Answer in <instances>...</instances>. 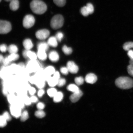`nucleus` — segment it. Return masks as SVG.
Masks as SVG:
<instances>
[{"mask_svg":"<svg viewBox=\"0 0 133 133\" xmlns=\"http://www.w3.org/2000/svg\"><path fill=\"white\" fill-rule=\"evenodd\" d=\"M31 10L36 14H44L47 10V6L44 2L41 0H33L30 4Z\"/></svg>","mask_w":133,"mask_h":133,"instance_id":"obj_1","label":"nucleus"},{"mask_svg":"<svg viewBox=\"0 0 133 133\" xmlns=\"http://www.w3.org/2000/svg\"><path fill=\"white\" fill-rule=\"evenodd\" d=\"M116 85L121 89H127L133 87V80L127 77L118 78L115 81Z\"/></svg>","mask_w":133,"mask_h":133,"instance_id":"obj_2","label":"nucleus"},{"mask_svg":"<svg viewBox=\"0 0 133 133\" xmlns=\"http://www.w3.org/2000/svg\"><path fill=\"white\" fill-rule=\"evenodd\" d=\"M64 23L63 16L61 15H57L53 17L51 21L50 25L53 29H56L62 27Z\"/></svg>","mask_w":133,"mask_h":133,"instance_id":"obj_3","label":"nucleus"},{"mask_svg":"<svg viewBox=\"0 0 133 133\" xmlns=\"http://www.w3.org/2000/svg\"><path fill=\"white\" fill-rule=\"evenodd\" d=\"M26 70L29 74L36 73L41 68L39 64L36 60H30L26 66Z\"/></svg>","mask_w":133,"mask_h":133,"instance_id":"obj_4","label":"nucleus"},{"mask_svg":"<svg viewBox=\"0 0 133 133\" xmlns=\"http://www.w3.org/2000/svg\"><path fill=\"white\" fill-rule=\"evenodd\" d=\"M10 114L11 116L16 118L20 117L22 112V109L16 104H10Z\"/></svg>","mask_w":133,"mask_h":133,"instance_id":"obj_5","label":"nucleus"},{"mask_svg":"<svg viewBox=\"0 0 133 133\" xmlns=\"http://www.w3.org/2000/svg\"><path fill=\"white\" fill-rule=\"evenodd\" d=\"M35 20L34 16L31 15H26L23 21V25L26 29H29L34 25Z\"/></svg>","mask_w":133,"mask_h":133,"instance_id":"obj_6","label":"nucleus"},{"mask_svg":"<svg viewBox=\"0 0 133 133\" xmlns=\"http://www.w3.org/2000/svg\"><path fill=\"white\" fill-rule=\"evenodd\" d=\"M11 29V23L6 21H2L0 22V33L6 34L9 32Z\"/></svg>","mask_w":133,"mask_h":133,"instance_id":"obj_7","label":"nucleus"},{"mask_svg":"<svg viewBox=\"0 0 133 133\" xmlns=\"http://www.w3.org/2000/svg\"><path fill=\"white\" fill-rule=\"evenodd\" d=\"M50 32L47 29L39 30L36 33V36L38 39L40 40H44L49 37Z\"/></svg>","mask_w":133,"mask_h":133,"instance_id":"obj_8","label":"nucleus"},{"mask_svg":"<svg viewBox=\"0 0 133 133\" xmlns=\"http://www.w3.org/2000/svg\"><path fill=\"white\" fill-rule=\"evenodd\" d=\"M11 75L8 66H4L1 68L0 77L2 79H6Z\"/></svg>","mask_w":133,"mask_h":133,"instance_id":"obj_9","label":"nucleus"},{"mask_svg":"<svg viewBox=\"0 0 133 133\" xmlns=\"http://www.w3.org/2000/svg\"><path fill=\"white\" fill-rule=\"evenodd\" d=\"M66 67L69 72L72 74H76L79 71V68L75 63L72 61H69L66 64Z\"/></svg>","mask_w":133,"mask_h":133,"instance_id":"obj_10","label":"nucleus"},{"mask_svg":"<svg viewBox=\"0 0 133 133\" xmlns=\"http://www.w3.org/2000/svg\"><path fill=\"white\" fill-rule=\"evenodd\" d=\"M97 80V76L95 74L90 73L86 76L85 79L86 82L89 84H94L95 83Z\"/></svg>","mask_w":133,"mask_h":133,"instance_id":"obj_11","label":"nucleus"},{"mask_svg":"<svg viewBox=\"0 0 133 133\" xmlns=\"http://www.w3.org/2000/svg\"><path fill=\"white\" fill-rule=\"evenodd\" d=\"M83 93L82 91L80 90L77 92L73 93L70 97V99L72 103H76L83 96Z\"/></svg>","mask_w":133,"mask_h":133,"instance_id":"obj_12","label":"nucleus"},{"mask_svg":"<svg viewBox=\"0 0 133 133\" xmlns=\"http://www.w3.org/2000/svg\"><path fill=\"white\" fill-rule=\"evenodd\" d=\"M45 74L48 77L52 76L56 72V70L54 66H47L44 70Z\"/></svg>","mask_w":133,"mask_h":133,"instance_id":"obj_13","label":"nucleus"},{"mask_svg":"<svg viewBox=\"0 0 133 133\" xmlns=\"http://www.w3.org/2000/svg\"><path fill=\"white\" fill-rule=\"evenodd\" d=\"M49 58L50 60L52 62H56L59 59V55L56 51H52L49 54Z\"/></svg>","mask_w":133,"mask_h":133,"instance_id":"obj_14","label":"nucleus"},{"mask_svg":"<svg viewBox=\"0 0 133 133\" xmlns=\"http://www.w3.org/2000/svg\"><path fill=\"white\" fill-rule=\"evenodd\" d=\"M58 80L53 76H50L46 80L48 85L50 87H55L57 86Z\"/></svg>","mask_w":133,"mask_h":133,"instance_id":"obj_15","label":"nucleus"},{"mask_svg":"<svg viewBox=\"0 0 133 133\" xmlns=\"http://www.w3.org/2000/svg\"><path fill=\"white\" fill-rule=\"evenodd\" d=\"M7 96L8 102L10 105L15 103L18 98V96L15 94H8Z\"/></svg>","mask_w":133,"mask_h":133,"instance_id":"obj_16","label":"nucleus"},{"mask_svg":"<svg viewBox=\"0 0 133 133\" xmlns=\"http://www.w3.org/2000/svg\"><path fill=\"white\" fill-rule=\"evenodd\" d=\"M9 83L6 79L2 80V91L3 94L7 96L9 94L8 91V87Z\"/></svg>","mask_w":133,"mask_h":133,"instance_id":"obj_17","label":"nucleus"},{"mask_svg":"<svg viewBox=\"0 0 133 133\" xmlns=\"http://www.w3.org/2000/svg\"><path fill=\"white\" fill-rule=\"evenodd\" d=\"M9 6L11 10H17L19 7V2L18 0H11L9 4Z\"/></svg>","mask_w":133,"mask_h":133,"instance_id":"obj_18","label":"nucleus"},{"mask_svg":"<svg viewBox=\"0 0 133 133\" xmlns=\"http://www.w3.org/2000/svg\"><path fill=\"white\" fill-rule=\"evenodd\" d=\"M64 98V94L62 92L58 91L54 97L53 98V101L55 103H59L62 101Z\"/></svg>","mask_w":133,"mask_h":133,"instance_id":"obj_19","label":"nucleus"},{"mask_svg":"<svg viewBox=\"0 0 133 133\" xmlns=\"http://www.w3.org/2000/svg\"><path fill=\"white\" fill-rule=\"evenodd\" d=\"M46 81L42 78H40L38 79L37 82L35 85L38 89H43L45 87Z\"/></svg>","mask_w":133,"mask_h":133,"instance_id":"obj_20","label":"nucleus"},{"mask_svg":"<svg viewBox=\"0 0 133 133\" xmlns=\"http://www.w3.org/2000/svg\"><path fill=\"white\" fill-rule=\"evenodd\" d=\"M23 45L26 50H30L33 47V45L32 41L30 39H26L23 42Z\"/></svg>","mask_w":133,"mask_h":133,"instance_id":"obj_21","label":"nucleus"},{"mask_svg":"<svg viewBox=\"0 0 133 133\" xmlns=\"http://www.w3.org/2000/svg\"><path fill=\"white\" fill-rule=\"evenodd\" d=\"M11 74L15 75L19 72V68L18 64H13L8 66Z\"/></svg>","mask_w":133,"mask_h":133,"instance_id":"obj_22","label":"nucleus"},{"mask_svg":"<svg viewBox=\"0 0 133 133\" xmlns=\"http://www.w3.org/2000/svg\"><path fill=\"white\" fill-rule=\"evenodd\" d=\"M57 40L56 37L52 36L49 38L48 41L49 45L53 47H56L58 45Z\"/></svg>","mask_w":133,"mask_h":133,"instance_id":"obj_23","label":"nucleus"},{"mask_svg":"<svg viewBox=\"0 0 133 133\" xmlns=\"http://www.w3.org/2000/svg\"><path fill=\"white\" fill-rule=\"evenodd\" d=\"M37 56L40 60L42 61L45 60L47 57L46 51L41 50H38Z\"/></svg>","mask_w":133,"mask_h":133,"instance_id":"obj_24","label":"nucleus"},{"mask_svg":"<svg viewBox=\"0 0 133 133\" xmlns=\"http://www.w3.org/2000/svg\"><path fill=\"white\" fill-rule=\"evenodd\" d=\"M37 49L38 50L46 51L49 49V45L48 43L45 42L39 43L37 45Z\"/></svg>","mask_w":133,"mask_h":133,"instance_id":"obj_25","label":"nucleus"},{"mask_svg":"<svg viewBox=\"0 0 133 133\" xmlns=\"http://www.w3.org/2000/svg\"><path fill=\"white\" fill-rule=\"evenodd\" d=\"M58 91L57 90L55 87H50L47 90V94L50 97L53 98Z\"/></svg>","mask_w":133,"mask_h":133,"instance_id":"obj_26","label":"nucleus"},{"mask_svg":"<svg viewBox=\"0 0 133 133\" xmlns=\"http://www.w3.org/2000/svg\"><path fill=\"white\" fill-rule=\"evenodd\" d=\"M67 89L68 91L73 93L78 92L80 90L77 86L75 84H73L69 85L67 86Z\"/></svg>","mask_w":133,"mask_h":133,"instance_id":"obj_27","label":"nucleus"},{"mask_svg":"<svg viewBox=\"0 0 133 133\" xmlns=\"http://www.w3.org/2000/svg\"><path fill=\"white\" fill-rule=\"evenodd\" d=\"M8 50L10 54H16L18 51V48L16 45L11 44L8 47Z\"/></svg>","mask_w":133,"mask_h":133,"instance_id":"obj_28","label":"nucleus"},{"mask_svg":"<svg viewBox=\"0 0 133 133\" xmlns=\"http://www.w3.org/2000/svg\"><path fill=\"white\" fill-rule=\"evenodd\" d=\"M29 114L27 110L23 111L21 116V120L22 122H25L29 118Z\"/></svg>","mask_w":133,"mask_h":133,"instance_id":"obj_29","label":"nucleus"},{"mask_svg":"<svg viewBox=\"0 0 133 133\" xmlns=\"http://www.w3.org/2000/svg\"><path fill=\"white\" fill-rule=\"evenodd\" d=\"M27 58H29L30 60H36L37 57V55L33 51L29 50L27 54Z\"/></svg>","mask_w":133,"mask_h":133,"instance_id":"obj_30","label":"nucleus"},{"mask_svg":"<svg viewBox=\"0 0 133 133\" xmlns=\"http://www.w3.org/2000/svg\"><path fill=\"white\" fill-rule=\"evenodd\" d=\"M39 78L36 74L30 76L29 82L30 84L35 85Z\"/></svg>","mask_w":133,"mask_h":133,"instance_id":"obj_31","label":"nucleus"},{"mask_svg":"<svg viewBox=\"0 0 133 133\" xmlns=\"http://www.w3.org/2000/svg\"><path fill=\"white\" fill-rule=\"evenodd\" d=\"M35 115L38 118H43L45 117L46 113L43 110H38L35 112Z\"/></svg>","mask_w":133,"mask_h":133,"instance_id":"obj_32","label":"nucleus"},{"mask_svg":"<svg viewBox=\"0 0 133 133\" xmlns=\"http://www.w3.org/2000/svg\"><path fill=\"white\" fill-rule=\"evenodd\" d=\"M15 104L18 106V107L20 108L23 109H24L25 106L24 103L23 99L18 97V98Z\"/></svg>","mask_w":133,"mask_h":133,"instance_id":"obj_33","label":"nucleus"},{"mask_svg":"<svg viewBox=\"0 0 133 133\" xmlns=\"http://www.w3.org/2000/svg\"><path fill=\"white\" fill-rule=\"evenodd\" d=\"M132 48H133V42H132L125 43L123 46V48L124 50L126 51H129Z\"/></svg>","mask_w":133,"mask_h":133,"instance_id":"obj_34","label":"nucleus"},{"mask_svg":"<svg viewBox=\"0 0 133 133\" xmlns=\"http://www.w3.org/2000/svg\"><path fill=\"white\" fill-rule=\"evenodd\" d=\"M62 50L64 54L66 55H70L72 52V49L70 47H68L66 45L63 46Z\"/></svg>","mask_w":133,"mask_h":133,"instance_id":"obj_35","label":"nucleus"},{"mask_svg":"<svg viewBox=\"0 0 133 133\" xmlns=\"http://www.w3.org/2000/svg\"><path fill=\"white\" fill-rule=\"evenodd\" d=\"M8 59L11 62L16 61L19 58V55L16 54H11L7 56Z\"/></svg>","mask_w":133,"mask_h":133,"instance_id":"obj_36","label":"nucleus"},{"mask_svg":"<svg viewBox=\"0 0 133 133\" xmlns=\"http://www.w3.org/2000/svg\"><path fill=\"white\" fill-rule=\"evenodd\" d=\"M8 121L2 115L0 116V127L4 128L7 125Z\"/></svg>","mask_w":133,"mask_h":133,"instance_id":"obj_37","label":"nucleus"},{"mask_svg":"<svg viewBox=\"0 0 133 133\" xmlns=\"http://www.w3.org/2000/svg\"><path fill=\"white\" fill-rule=\"evenodd\" d=\"M55 4L59 7H63L65 5L66 0H53Z\"/></svg>","mask_w":133,"mask_h":133,"instance_id":"obj_38","label":"nucleus"},{"mask_svg":"<svg viewBox=\"0 0 133 133\" xmlns=\"http://www.w3.org/2000/svg\"><path fill=\"white\" fill-rule=\"evenodd\" d=\"M76 84L78 85H81L83 84L84 82V79L82 77H76L75 79Z\"/></svg>","mask_w":133,"mask_h":133,"instance_id":"obj_39","label":"nucleus"},{"mask_svg":"<svg viewBox=\"0 0 133 133\" xmlns=\"http://www.w3.org/2000/svg\"><path fill=\"white\" fill-rule=\"evenodd\" d=\"M23 99L25 105L27 106H30L32 103L31 101L30 97L27 96H25Z\"/></svg>","mask_w":133,"mask_h":133,"instance_id":"obj_40","label":"nucleus"},{"mask_svg":"<svg viewBox=\"0 0 133 133\" xmlns=\"http://www.w3.org/2000/svg\"><path fill=\"white\" fill-rule=\"evenodd\" d=\"M81 14L84 16H87L90 14L86 6H83V7L81 8Z\"/></svg>","mask_w":133,"mask_h":133,"instance_id":"obj_41","label":"nucleus"},{"mask_svg":"<svg viewBox=\"0 0 133 133\" xmlns=\"http://www.w3.org/2000/svg\"><path fill=\"white\" fill-rule=\"evenodd\" d=\"M66 80L64 78H60L58 81L57 86L59 87H63L65 84Z\"/></svg>","mask_w":133,"mask_h":133,"instance_id":"obj_42","label":"nucleus"},{"mask_svg":"<svg viewBox=\"0 0 133 133\" xmlns=\"http://www.w3.org/2000/svg\"><path fill=\"white\" fill-rule=\"evenodd\" d=\"M2 116H4V117L8 121H11V118H12L11 114H10L7 111H5V112L3 113Z\"/></svg>","mask_w":133,"mask_h":133,"instance_id":"obj_43","label":"nucleus"},{"mask_svg":"<svg viewBox=\"0 0 133 133\" xmlns=\"http://www.w3.org/2000/svg\"><path fill=\"white\" fill-rule=\"evenodd\" d=\"M87 9L89 11V14H92L94 11V8L93 5L91 3H89L86 5Z\"/></svg>","mask_w":133,"mask_h":133,"instance_id":"obj_44","label":"nucleus"},{"mask_svg":"<svg viewBox=\"0 0 133 133\" xmlns=\"http://www.w3.org/2000/svg\"><path fill=\"white\" fill-rule=\"evenodd\" d=\"M28 92L30 95L32 96L35 95L36 92V88L33 87H31L28 90Z\"/></svg>","mask_w":133,"mask_h":133,"instance_id":"obj_45","label":"nucleus"},{"mask_svg":"<svg viewBox=\"0 0 133 133\" xmlns=\"http://www.w3.org/2000/svg\"><path fill=\"white\" fill-rule=\"evenodd\" d=\"M45 105L42 102H38L36 105V107L38 110H43L45 108Z\"/></svg>","mask_w":133,"mask_h":133,"instance_id":"obj_46","label":"nucleus"},{"mask_svg":"<svg viewBox=\"0 0 133 133\" xmlns=\"http://www.w3.org/2000/svg\"><path fill=\"white\" fill-rule=\"evenodd\" d=\"M60 71L61 74L63 75H66L69 72V70H68L67 67H61L60 69Z\"/></svg>","mask_w":133,"mask_h":133,"instance_id":"obj_47","label":"nucleus"},{"mask_svg":"<svg viewBox=\"0 0 133 133\" xmlns=\"http://www.w3.org/2000/svg\"><path fill=\"white\" fill-rule=\"evenodd\" d=\"M56 37L58 41L61 42L64 37V35L62 32H58L56 35Z\"/></svg>","mask_w":133,"mask_h":133,"instance_id":"obj_48","label":"nucleus"},{"mask_svg":"<svg viewBox=\"0 0 133 133\" xmlns=\"http://www.w3.org/2000/svg\"><path fill=\"white\" fill-rule=\"evenodd\" d=\"M128 73L131 76L133 77V65L130 64L127 67Z\"/></svg>","mask_w":133,"mask_h":133,"instance_id":"obj_49","label":"nucleus"},{"mask_svg":"<svg viewBox=\"0 0 133 133\" xmlns=\"http://www.w3.org/2000/svg\"><path fill=\"white\" fill-rule=\"evenodd\" d=\"M43 89H39V90L37 91V94L38 97H42L45 94V91Z\"/></svg>","mask_w":133,"mask_h":133,"instance_id":"obj_50","label":"nucleus"},{"mask_svg":"<svg viewBox=\"0 0 133 133\" xmlns=\"http://www.w3.org/2000/svg\"><path fill=\"white\" fill-rule=\"evenodd\" d=\"M30 97L31 101L32 103H36L38 102L39 99H38L37 96L34 95L31 96Z\"/></svg>","mask_w":133,"mask_h":133,"instance_id":"obj_51","label":"nucleus"},{"mask_svg":"<svg viewBox=\"0 0 133 133\" xmlns=\"http://www.w3.org/2000/svg\"><path fill=\"white\" fill-rule=\"evenodd\" d=\"M8 48L5 44H3L1 45L0 46V50L2 52H6L8 50Z\"/></svg>","mask_w":133,"mask_h":133,"instance_id":"obj_52","label":"nucleus"},{"mask_svg":"<svg viewBox=\"0 0 133 133\" xmlns=\"http://www.w3.org/2000/svg\"><path fill=\"white\" fill-rule=\"evenodd\" d=\"M52 76L58 80L61 78L60 74L58 71H56Z\"/></svg>","mask_w":133,"mask_h":133,"instance_id":"obj_53","label":"nucleus"},{"mask_svg":"<svg viewBox=\"0 0 133 133\" xmlns=\"http://www.w3.org/2000/svg\"><path fill=\"white\" fill-rule=\"evenodd\" d=\"M10 62V61L8 57H7L4 58V59L2 63L3 64H4V66H7L8 65V64H9Z\"/></svg>","mask_w":133,"mask_h":133,"instance_id":"obj_54","label":"nucleus"},{"mask_svg":"<svg viewBox=\"0 0 133 133\" xmlns=\"http://www.w3.org/2000/svg\"><path fill=\"white\" fill-rule=\"evenodd\" d=\"M127 54L130 59H133V51L132 50H130L128 51Z\"/></svg>","mask_w":133,"mask_h":133,"instance_id":"obj_55","label":"nucleus"},{"mask_svg":"<svg viewBox=\"0 0 133 133\" xmlns=\"http://www.w3.org/2000/svg\"><path fill=\"white\" fill-rule=\"evenodd\" d=\"M28 50H29L25 49V50L23 51V56L25 58H27V54Z\"/></svg>","mask_w":133,"mask_h":133,"instance_id":"obj_56","label":"nucleus"},{"mask_svg":"<svg viewBox=\"0 0 133 133\" xmlns=\"http://www.w3.org/2000/svg\"><path fill=\"white\" fill-rule=\"evenodd\" d=\"M4 59V58L3 57V56L1 54V56H0V62L1 63H3Z\"/></svg>","mask_w":133,"mask_h":133,"instance_id":"obj_57","label":"nucleus"},{"mask_svg":"<svg viewBox=\"0 0 133 133\" xmlns=\"http://www.w3.org/2000/svg\"><path fill=\"white\" fill-rule=\"evenodd\" d=\"M129 63L130 64L133 65V59H130L129 61Z\"/></svg>","mask_w":133,"mask_h":133,"instance_id":"obj_58","label":"nucleus"},{"mask_svg":"<svg viewBox=\"0 0 133 133\" xmlns=\"http://www.w3.org/2000/svg\"><path fill=\"white\" fill-rule=\"evenodd\" d=\"M5 1L6 2H10L11 1V0H5Z\"/></svg>","mask_w":133,"mask_h":133,"instance_id":"obj_59","label":"nucleus"},{"mask_svg":"<svg viewBox=\"0 0 133 133\" xmlns=\"http://www.w3.org/2000/svg\"><path fill=\"white\" fill-rule=\"evenodd\" d=\"M1 1H2V0H0V1H1Z\"/></svg>","mask_w":133,"mask_h":133,"instance_id":"obj_60","label":"nucleus"}]
</instances>
